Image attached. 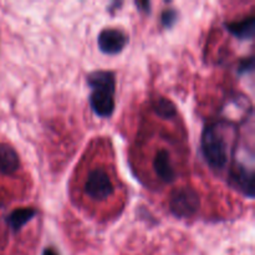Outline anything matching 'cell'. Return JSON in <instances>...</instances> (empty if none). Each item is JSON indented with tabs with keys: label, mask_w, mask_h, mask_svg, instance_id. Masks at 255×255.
Masks as SVG:
<instances>
[{
	"label": "cell",
	"mask_w": 255,
	"mask_h": 255,
	"mask_svg": "<svg viewBox=\"0 0 255 255\" xmlns=\"http://www.w3.org/2000/svg\"><path fill=\"white\" fill-rule=\"evenodd\" d=\"M87 84L91 87L89 102L91 110L101 119L111 117L115 111L116 75L109 70H96L87 75Z\"/></svg>",
	"instance_id": "obj_1"
},
{
	"label": "cell",
	"mask_w": 255,
	"mask_h": 255,
	"mask_svg": "<svg viewBox=\"0 0 255 255\" xmlns=\"http://www.w3.org/2000/svg\"><path fill=\"white\" fill-rule=\"evenodd\" d=\"M231 124L226 121L213 122L204 127L201 146L206 162L213 171L221 172L229 161V147L227 141V128Z\"/></svg>",
	"instance_id": "obj_2"
},
{
	"label": "cell",
	"mask_w": 255,
	"mask_h": 255,
	"mask_svg": "<svg viewBox=\"0 0 255 255\" xmlns=\"http://www.w3.org/2000/svg\"><path fill=\"white\" fill-rule=\"evenodd\" d=\"M201 208V198L196 189L179 187L172 191L169 197V211L177 218H189Z\"/></svg>",
	"instance_id": "obj_3"
},
{
	"label": "cell",
	"mask_w": 255,
	"mask_h": 255,
	"mask_svg": "<svg viewBox=\"0 0 255 255\" xmlns=\"http://www.w3.org/2000/svg\"><path fill=\"white\" fill-rule=\"evenodd\" d=\"M84 192L92 201H107L115 193V187L106 169L102 167L91 169L87 173L84 184Z\"/></svg>",
	"instance_id": "obj_4"
},
{
	"label": "cell",
	"mask_w": 255,
	"mask_h": 255,
	"mask_svg": "<svg viewBox=\"0 0 255 255\" xmlns=\"http://www.w3.org/2000/svg\"><path fill=\"white\" fill-rule=\"evenodd\" d=\"M229 184L241 192L247 198L253 199L254 193V171L243 162H237L229 171Z\"/></svg>",
	"instance_id": "obj_5"
},
{
	"label": "cell",
	"mask_w": 255,
	"mask_h": 255,
	"mask_svg": "<svg viewBox=\"0 0 255 255\" xmlns=\"http://www.w3.org/2000/svg\"><path fill=\"white\" fill-rule=\"evenodd\" d=\"M128 42V36L125 31L115 27H107L99 34L97 45L102 54L117 55L125 49Z\"/></svg>",
	"instance_id": "obj_6"
},
{
	"label": "cell",
	"mask_w": 255,
	"mask_h": 255,
	"mask_svg": "<svg viewBox=\"0 0 255 255\" xmlns=\"http://www.w3.org/2000/svg\"><path fill=\"white\" fill-rule=\"evenodd\" d=\"M153 169L156 176L164 183L169 184L176 181V171H174L171 156L167 149L157 151L153 159Z\"/></svg>",
	"instance_id": "obj_7"
},
{
	"label": "cell",
	"mask_w": 255,
	"mask_h": 255,
	"mask_svg": "<svg viewBox=\"0 0 255 255\" xmlns=\"http://www.w3.org/2000/svg\"><path fill=\"white\" fill-rule=\"evenodd\" d=\"M20 168V157L14 147L0 143V174L11 176Z\"/></svg>",
	"instance_id": "obj_8"
},
{
	"label": "cell",
	"mask_w": 255,
	"mask_h": 255,
	"mask_svg": "<svg viewBox=\"0 0 255 255\" xmlns=\"http://www.w3.org/2000/svg\"><path fill=\"white\" fill-rule=\"evenodd\" d=\"M226 29L237 39L252 40L255 34V17L251 15L238 21L227 22Z\"/></svg>",
	"instance_id": "obj_9"
},
{
	"label": "cell",
	"mask_w": 255,
	"mask_h": 255,
	"mask_svg": "<svg viewBox=\"0 0 255 255\" xmlns=\"http://www.w3.org/2000/svg\"><path fill=\"white\" fill-rule=\"evenodd\" d=\"M37 214V211L35 208H17L10 213V216L6 218L7 226L11 228L12 232L17 233L21 231L24 226H26L32 218Z\"/></svg>",
	"instance_id": "obj_10"
},
{
	"label": "cell",
	"mask_w": 255,
	"mask_h": 255,
	"mask_svg": "<svg viewBox=\"0 0 255 255\" xmlns=\"http://www.w3.org/2000/svg\"><path fill=\"white\" fill-rule=\"evenodd\" d=\"M152 107H153L154 114L163 120H171L176 117L177 109L171 100L166 97L158 96L152 101Z\"/></svg>",
	"instance_id": "obj_11"
},
{
	"label": "cell",
	"mask_w": 255,
	"mask_h": 255,
	"mask_svg": "<svg viewBox=\"0 0 255 255\" xmlns=\"http://www.w3.org/2000/svg\"><path fill=\"white\" fill-rule=\"evenodd\" d=\"M178 19V12L174 9H166L161 14V22L166 29H172Z\"/></svg>",
	"instance_id": "obj_12"
},
{
	"label": "cell",
	"mask_w": 255,
	"mask_h": 255,
	"mask_svg": "<svg viewBox=\"0 0 255 255\" xmlns=\"http://www.w3.org/2000/svg\"><path fill=\"white\" fill-rule=\"evenodd\" d=\"M253 70H254V57L249 56V57H246V59H243L241 62H239V66H238V70H237V72H238V75H247L249 74V72L253 71Z\"/></svg>",
	"instance_id": "obj_13"
},
{
	"label": "cell",
	"mask_w": 255,
	"mask_h": 255,
	"mask_svg": "<svg viewBox=\"0 0 255 255\" xmlns=\"http://www.w3.org/2000/svg\"><path fill=\"white\" fill-rule=\"evenodd\" d=\"M136 5L141 11L147 12V14H149L151 11V2L149 1H136Z\"/></svg>",
	"instance_id": "obj_14"
},
{
	"label": "cell",
	"mask_w": 255,
	"mask_h": 255,
	"mask_svg": "<svg viewBox=\"0 0 255 255\" xmlns=\"http://www.w3.org/2000/svg\"><path fill=\"white\" fill-rule=\"evenodd\" d=\"M42 255H59L57 252L52 248H45L44 252H42Z\"/></svg>",
	"instance_id": "obj_15"
}]
</instances>
